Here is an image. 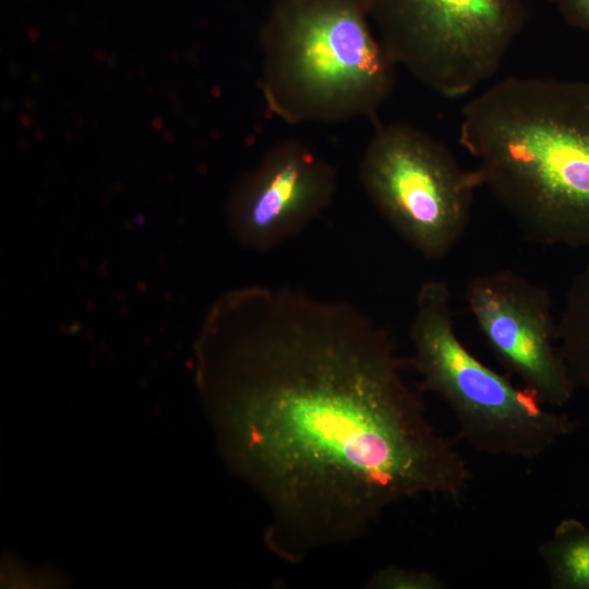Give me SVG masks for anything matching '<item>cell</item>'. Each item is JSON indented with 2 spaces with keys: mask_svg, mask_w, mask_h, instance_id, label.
I'll list each match as a JSON object with an SVG mask.
<instances>
[{
  "mask_svg": "<svg viewBox=\"0 0 589 589\" xmlns=\"http://www.w3.org/2000/svg\"><path fill=\"white\" fill-rule=\"evenodd\" d=\"M562 20L574 28L589 32V0H546Z\"/></svg>",
  "mask_w": 589,
  "mask_h": 589,
  "instance_id": "12",
  "label": "cell"
},
{
  "mask_svg": "<svg viewBox=\"0 0 589 589\" xmlns=\"http://www.w3.org/2000/svg\"><path fill=\"white\" fill-rule=\"evenodd\" d=\"M537 551L550 588L589 589V527L582 521H558Z\"/></svg>",
  "mask_w": 589,
  "mask_h": 589,
  "instance_id": "9",
  "label": "cell"
},
{
  "mask_svg": "<svg viewBox=\"0 0 589 589\" xmlns=\"http://www.w3.org/2000/svg\"><path fill=\"white\" fill-rule=\"evenodd\" d=\"M409 336L410 362L422 389L445 402L460 437L478 453L534 459L575 430L566 413L489 368L464 345L445 280L420 286Z\"/></svg>",
  "mask_w": 589,
  "mask_h": 589,
  "instance_id": "4",
  "label": "cell"
},
{
  "mask_svg": "<svg viewBox=\"0 0 589 589\" xmlns=\"http://www.w3.org/2000/svg\"><path fill=\"white\" fill-rule=\"evenodd\" d=\"M458 139L529 240L589 248V83L503 79L462 107Z\"/></svg>",
  "mask_w": 589,
  "mask_h": 589,
  "instance_id": "2",
  "label": "cell"
},
{
  "mask_svg": "<svg viewBox=\"0 0 589 589\" xmlns=\"http://www.w3.org/2000/svg\"><path fill=\"white\" fill-rule=\"evenodd\" d=\"M359 178L369 200L390 227L423 259L445 257L465 235L476 191L474 167L407 123L381 125L362 155Z\"/></svg>",
  "mask_w": 589,
  "mask_h": 589,
  "instance_id": "5",
  "label": "cell"
},
{
  "mask_svg": "<svg viewBox=\"0 0 589 589\" xmlns=\"http://www.w3.org/2000/svg\"><path fill=\"white\" fill-rule=\"evenodd\" d=\"M557 342L575 386L589 389V265L567 290L557 320Z\"/></svg>",
  "mask_w": 589,
  "mask_h": 589,
  "instance_id": "10",
  "label": "cell"
},
{
  "mask_svg": "<svg viewBox=\"0 0 589 589\" xmlns=\"http://www.w3.org/2000/svg\"><path fill=\"white\" fill-rule=\"evenodd\" d=\"M381 41L416 80L459 98L500 70L525 21L520 0H372Z\"/></svg>",
  "mask_w": 589,
  "mask_h": 589,
  "instance_id": "6",
  "label": "cell"
},
{
  "mask_svg": "<svg viewBox=\"0 0 589 589\" xmlns=\"http://www.w3.org/2000/svg\"><path fill=\"white\" fill-rule=\"evenodd\" d=\"M337 189L334 167L297 140L271 147L236 184L228 227L244 248L271 251L300 235L328 208Z\"/></svg>",
  "mask_w": 589,
  "mask_h": 589,
  "instance_id": "8",
  "label": "cell"
},
{
  "mask_svg": "<svg viewBox=\"0 0 589 589\" xmlns=\"http://www.w3.org/2000/svg\"><path fill=\"white\" fill-rule=\"evenodd\" d=\"M465 301L490 349L524 387L555 409L570 401L576 386L558 347L546 288L496 269L471 277Z\"/></svg>",
  "mask_w": 589,
  "mask_h": 589,
  "instance_id": "7",
  "label": "cell"
},
{
  "mask_svg": "<svg viewBox=\"0 0 589 589\" xmlns=\"http://www.w3.org/2000/svg\"><path fill=\"white\" fill-rule=\"evenodd\" d=\"M396 63L356 0H290L263 39V93L289 123L373 115L390 95Z\"/></svg>",
  "mask_w": 589,
  "mask_h": 589,
  "instance_id": "3",
  "label": "cell"
},
{
  "mask_svg": "<svg viewBox=\"0 0 589 589\" xmlns=\"http://www.w3.org/2000/svg\"><path fill=\"white\" fill-rule=\"evenodd\" d=\"M368 589H444L445 582L425 569L384 566L376 569L365 582Z\"/></svg>",
  "mask_w": 589,
  "mask_h": 589,
  "instance_id": "11",
  "label": "cell"
},
{
  "mask_svg": "<svg viewBox=\"0 0 589 589\" xmlns=\"http://www.w3.org/2000/svg\"><path fill=\"white\" fill-rule=\"evenodd\" d=\"M196 361L219 448L264 503V542L287 563L363 538L400 502H458L469 488L389 333L352 304L231 290L205 317Z\"/></svg>",
  "mask_w": 589,
  "mask_h": 589,
  "instance_id": "1",
  "label": "cell"
}]
</instances>
